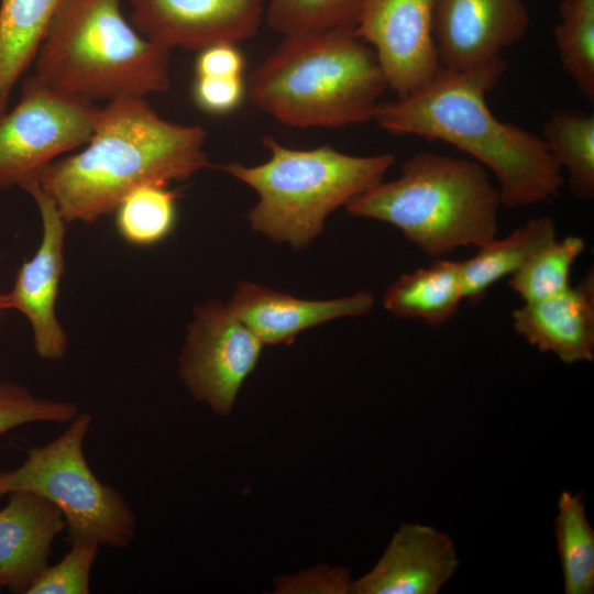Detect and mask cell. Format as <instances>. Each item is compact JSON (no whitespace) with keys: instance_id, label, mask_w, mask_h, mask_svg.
Returning a JSON list of instances; mask_svg holds the SVG:
<instances>
[{"instance_id":"cell-17","label":"cell","mask_w":594,"mask_h":594,"mask_svg":"<svg viewBox=\"0 0 594 594\" xmlns=\"http://www.w3.org/2000/svg\"><path fill=\"white\" fill-rule=\"evenodd\" d=\"M8 495L0 509V588L26 594L48 564L52 543L66 525L47 499L21 491Z\"/></svg>"},{"instance_id":"cell-29","label":"cell","mask_w":594,"mask_h":594,"mask_svg":"<svg viewBox=\"0 0 594 594\" xmlns=\"http://www.w3.org/2000/svg\"><path fill=\"white\" fill-rule=\"evenodd\" d=\"M244 87L240 77L196 76L193 97L196 105L209 113H226L239 106Z\"/></svg>"},{"instance_id":"cell-30","label":"cell","mask_w":594,"mask_h":594,"mask_svg":"<svg viewBox=\"0 0 594 594\" xmlns=\"http://www.w3.org/2000/svg\"><path fill=\"white\" fill-rule=\"evenodd\" d=\"M243 56L235 44L220 43L200 50L195 63L196 76L240 77Z\"/></svg>"},{"instance_id":"cell-25","label":"cell","mask_w":594,"mask_h":594,"mask_svg":"<svg viewBox=\"0 0 594 594\" xmlns=\"http://www.w3.org/2000/svg\"><path fill=\"white\" fill-rule=\"evenodd\" d=\"M585 250L583 238L557 239L536 252L508 280L524 300L532 302L556 296L570 285L572 266Z\"/></svg>"},{"instance_id":"cell-10","label":"cell","mask_w":594,"mask_h":594,"mask_svg":"<svg viewBox=\"0 0 594 594\" xmlns=\"http://www.w3.org/2000/svg\"><path fill=\"white\" fill-rule=\"evenodd\" d=\"M435 0H364L356 35L369 44L388 88L410 95L440 70L433 40Z\"/></svg>"},{"instance_id":"cell-15","label":"cell","mask_w":594,"mask_h":594,"mask_svg":"<svg viewBox=\"0 0 594 594\" xmlns=\"http://www.w3.org/2000/svg\"><path fill=\"white\" fill-rule=\"evenodd\" d=\"M371 292L328 300H308L242 280L226 305L264 344H290L302 331L374 307Z\"/></svg>"},{"instance_id":"cell-9","label":"cell","mask_w":594,"mask_h":594,"mask_svg":"<svg viewBox=\"0 0 594 594\" xmlns=\"http://www.w3.org/2000/svg\"><path fill=\"white\" fill-rule=\"evenodd\" d=\"M263 342L218 300L194 309L179 355L178 375L197 402L229 415L254 371Z\"/></svg>"},{"instance_id":"cell-2","label":"cell","mask_w":594,"mask_h":594,"mask_svg":"<svg viewBox=\"0 0 594 594\" xmlns=\"http://www.w3.org/2000/svg\"><path fill=\"white\" fill-rule=\"evenodd\" d=\"M206 131L162 118L140 97L109 101L77 154L54 161L38 177L64 220L94 222L146 185L182 182L209 165Z\"/></svg>"},{"instance_id":"cell-1","label":"cell","mask_w":594,"mask_h":594,"mask_svg":"<svg viewBox=\"0 0 594 594\" xmlns=\"http://www.w3.org/2000/svg\"><path fill=\"white\" fill-rule=\"evenodd\" d=\"M505 69L503 57L465 70L441 67L415 92L380 102L373 120L388 133L442 141L470 154L494 174L507 208L550 201L564 183L544 141L488 108L486 96Z\"/></svg>"},{"instance_id":"cell-4","label":"cell","mask_w":594,"mask_h":594,"mask_svg":"<svg viewBox=\"0 0 594 594\" xmlns=\"http://www.w3.org/2000/svg\"><path fill=\"white\" fill-rule=\"evenodd\" d=\"M169 55L125 19L121 0H65L33 63L48 86L109 102L168 90Z\"/></svg>"},{"instance_id":"cell-3","label":"cell","mask_w":594,"mask_h":594,"mask_svg":"<svg viewBox=\"0 0 594 594\" xmlns=\"http://www.w3.org/2000/svg\"><path fill=\"white\" fill-rule=\"evenodd\" d=\"M387 88L373 48L355 26L284 36L249 78L251 102L295 128L371 121Z\"/></svg>"},{"instance_id":"cell-12","label":"cell","mask_w":594,"mask_h":594,"mask_svg":"<svg viewBox=\"0 0 594 594\" xmlns=\"http://www.w3.org/2000/svg\"><path fill=\"white\" fill-rule=\"evenodd\" d=\"M130 22L144 37L172 50L237 44L257 32L263 0H129Z\"/></svg>"},{"instance_id":"cell-31","label":"cell","mask_w":594,"mask_h":594,"mask_svg":"<svg viewBox=\"0 0 594 594\" xmlns=\"http://www.w3.org/2000/svg\"><path fill=\"white\" fill-rule=\"evenodd\" d=\"M1 310H6V308H4L3 294L0 293V311H1Z\"/></svg>"},{"instance_id":"cell-20","label":"cell","mask_w":594,"mask_h":594,"mask_svg":"<svg viewBox=\"0 0 594 594\" xmlns=\"http://www.w3.org/2000/svg\"><path fill=\"white\" fill-rule=\"evenodd\" d=\"M65 0H0V116Z\"/></svg>"},{"instance_id":"cell-19","label":"cell","mask_w":594,"mask_h":594,"mask_svg":"<svg viewBox=\"0 0 594 594\" xmlns=\"http://www.w3.org/2000/svg\"><path fill=\"white\" fill-rule=\"evenodd\" d=\"M462 300L460 262L437 260L394 280L384 293L383 306L397 318L439 327L457 315Z\"/></svg>"},{"instance_id":"cell-7","label":"cell","mask_w":594,"mask_h":594,"mask_svg":"<svg viewBox=\"0 0 594 594\" xmlns=\"http://www.w3.org/2000/svg\"><path fill=\"white\" fill-rule=\"evenodd\" d=\"M92 425L89 413H78L63 433L26 450L25 460L0 472V493L29 492L54 504L63 514L67 541L128 548L136 532L130 504L90 469L84 442Z\"/></svg>"},{"instance_id":"cell-32","label":"cell","mask_w":594,"mask_h":594,"mask_svg":"<svg viewBox=\"0 0 594 594\" xmlns=\"http://www.w3.org/2000/svg\"><path fill=\"white\" fill-rule=\"evenodd\" d=\"M2 496H4V495L0 493V498H1Z\"/></svg>"},{"instance_id":"cell-21","label":"cell","mask_w":594,"mask_h":594,"mask_svg":"<svg viewBox=\"0 0 594 594\" xmlns=\"http://www.w3.org/2000/svg\"><path fill=\"white\" fill-rule=\"evenodd\" d=\"M548 150L568 173L572 195L594 198V114L579 109H554L542 128Z\"/></svg>"},{"instance_id":"cell-14","label":"cell","mask_w":594,"mask_h":594,"mask_svg":"<svg viewBox=\"0 0 594 594\" xmlns=\"http://www.w3.org/2000/svg\"><path fill=\"white\" fill-rule=\"evenodd\" d=\"M458 568V552L449 535L422 524H404L375 566L351 582L349 592L436 594Z\"/></svg>"},{"instance_id":"cell-23","label":"cell","mask_w":594,"mask_h":594,"mask_svg":"<svg viewBox=\"0 0 594 594\" xmlns=\"http://www.w3.org/2000/svg\"><path fill=\"white\" fill-rule=\"evenodd\" d=\"M563 70L594 103V0H561L553 30Z\"/></svg>"},{"instance_id":"cell-28","label":"cell","mask_w":594,"mask_h":594,"mask_svg":"<svg viewBox=\"0 0 594 594\" xmlns=\"http://www.w3.org/2000/svg\"><path fill=\"white\" fill-rule=\"evenodd\" d=\"M99 547L96 542L72 543L61 561L46 565L26 594H88Z\"/></svg>"},{"instance_id":"cell-16","label":"cell","mask_w":594,"mask_h":594,"mask_svg":"<svg viewBox=\"0 0 594 594\" xmlns=\"http://www.w3.org/2000/svg\"><path fill=\"white\" fill-rule=\"evenodd\" d=\"M514 330L530 345L566 364L594 360V272L575 286L512 314Z\"/></svg>"},{"instance_id":"cell-24","label":"cell","mask_w":594,"mask_h":594,"mask_svg":"<svg viewBox=\"0 0 594 594\" xmlns=\"http://www.w3.org/2000/svg\"><path fill=\"white\" fill-rule=\"evenodd\" d=\"M177 199L178 194L167 185H146L135 189L113 212L118 233L136 246L163 241L175 227Z\"/></svg>"},{"instance_id":"cell-11","label":"cell","mask_w":594,"mask_h":594,"mask_svg":"<svg viewBox=\"0 0 594 594\" xmlns=\"http://www.w3.org/2000/svg\"><path fill=\"white\" fill-rule=\"evenodd\" d=\"M20 188L36 202L43 232L36 252L18 270L11 290L3 294L4 308L14 309L28 319L37 355L56 361L64 358L68 346L67 334L56 312L65 267L67 222L37 180L26 182Z\"/></svg>"},{"instance_id":"cell-18","label":"cell","mask_w":594,"mask_h":594,"mask_svg":"<svg viewBox=\"0 0 594 594\" xmlns=\"http://www.w3.org/2000/svg\"><path fill=\"white\" fill-rule=\"evenodd\" d=\"M556 235L553 218L541 216L479 248L474 256L460 261L463 300L477 305L494 284L514 275L536 252L554 241Z\"/></svg>"},{"instance_id":"cell-8","label":"cell","mask_w":594,"mask_h":594,"mask_svg":"<svg viewBox=\"0 0 594 594\" xmlns=\"http://www.w3.org/2000/svg\"><path fill=\"white\" fill-rule=\"evenodd\" d=\"M100 109L26 77L19 102L0 116V190L37 180L58 156L85 145Z\"/></svg>"},{"instance_id":"cell-5","label":"cell","mask_w":594,"mask_h":594,"mask_svg":"<svg viewBox=\"0 0 594 594\" xmlns=\"http://www.w3.org/2000/svg\"><path fill=\"white\" fill-rule=\"evenodd\" d=\"M501 206L484 166L422 151L403 164L398 178L383 180L345 208L353 217L398 228L425 254L441 256L495 239Z\"/></svg>"},{"instance_id":"cell-26","label":"cell","mask_w":594,"mask_h":594,"mask_svg":"<svg viewBox=\"0 0 594 594\" xmlns=\"http://www.w3.org/2000/svg\"><path fill=\"white\" fill-rule=\"evenodd\" d=\"M364 0H270L266 22L277 33L299 35L355 26Z\"/></svg>"},{"instance_id":"cell-13","label":"cell","mask_w":594,"mask_h":594,"mask_svg":"<svg viewBox=\"0 0 594 594\" xmlns=\"http://www.w3.org/2000/svg\"><path fill=\"white\" fill-rule=\"evenodd\" d=\"M530 25L524 0H435L433 40L441 67L465 70L502 57Z\"/></svg>"},{"instance_id":"cell-6","label":"cell","mask_w":594,"mask_h":594,"mask_svg":"<svg viewBox=\"0 0 594 594\" xmlns=\"http://www.w3.org/2000/svg\"><path fill=\"white\" fill-rule=\"evenodd\" d=\"M262 142L270 152L266 162L220 168L257 193L246 216L252 230L295 250L323 231L331 212L382 183L396 161L392 153L356 156L331 145L294 150L270 135Z\"/></svg>"},{"instance_id":"cell-27","label":"cell","mask_w":594,"mask_h":594,"mask_svg":"<svg viewBox=\"0 0 594 594\" xmlns=\"http://www.w3.org/2000/svg\"><path fill=\"white\" fill-rule=\"evenodd\" d=\"M78 413L73 402L38 397L24 385L0 380V435L29 424L67 425Z\"/></svg>"},{"instance_id":"cell-22","label":"cell","mask_w":594,"mask_h":594,"mask_svg":"<svg viewBox=\"0 0 594 594\" xmlns=\"http://www.w3.org/2000/svg\"><path fill=\"white\" fill-rule=\"evenodd\" d=\"M554 532L565 594L594 592V531L586 518L583 494L561 493Z\"/></svg>"}]
</instances>
